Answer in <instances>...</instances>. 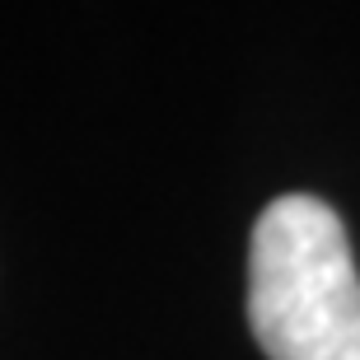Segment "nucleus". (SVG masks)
Listing matches in <instances>:
<instances>
[{"label": "nucleus", "mask_w": 360, "mask_h": 360, "mask_svg": "<svg viewBox=\"0 0 360 360\" xmlns=\"http://www.w3.org/2000/svg\"><path fill=\"white\" fill-rule=\"evenodd\" d=\"M248 323L267 360H360V271L328 201L290 192L257 215Z\"/></svg>", "instance_id": "nucleus-1"}]
</instances>
